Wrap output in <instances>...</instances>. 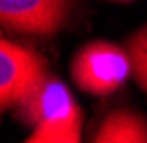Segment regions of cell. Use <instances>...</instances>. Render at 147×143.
Here are the masks:
<instances>
[{
    "label": "cell",
    "mask_w": 147,
    "mask_h": 143,
    "mask_svg": "<svg viewBox=\"0 0 147 143\" xmlns=\"http://www.w3.org/2000/svg\"><path fill=\"white\" fill-rule=\"evenodd\" d=\"M131 72L133 64L129 54L107 42L88 44L76 54L72 64L74 82L84 92L94 95H107L115 92Z\"/></svg>",
    "instance_id": "6da1fadb"
},
{
    "label": "cell",
    "mask_w": 147,
    "mask_h": 143,
    "mask_svg": "<svg viewBox=\"0 0 147 143\" xmlns=\"http://www.w3.org/2000/svg\"><path fill=\"white\" fill-rule=\"evenodd\" d=\"M16 107L20 119L36 127L66 125L80 129L82 125V113L70 90L48 74L36 84L34 90H30V94Z\"/></svg>",
    "instance_id": "7a4b0ae2"
},
{
    "label": "cell",
    "mask_w": 147,
    "mask_h": 143,
    "mask_svg": "<svg viewBox=\"0 0 147 143\" xmlns=\"http://www.w3.org/2000/svg\"><path fill=\"white\" fill-rule=\"evenodd\" d=\"M46 76V66L42 58L14 42L2 40L0 44V101L2 109L18 105L30 90Z\"/></svg>",
    "instance_id": "3957f363"
},
{
    "label": "cell",
    "mask_w": 147,
    "mask_h": 143,
    "mask_svg": "<svg viewBox=\"0 0 147 143\" xmlns=\"http://www.w3.org/2000/svg\"><path fill=\"white\" fill-rule=\"evenodd\" d=\"M66 12L68 0H0L2 26L22 34L52 36Z\"/></svg>",
    "instance_id": "277c9868"
},
{
    "label": "cell",
    "mask_w": 147,
    "mask_h": 143,
    "mask_svg": "<svg viewBox=\"0 0 147 143\" xmlns=\"http://www.w3.org/2000/svg\"><path fill=\"white\" fill-rule=\"evenodd\" d=\"M94 143H147V123L129 109H117L103 119Z\"/></svg>",
    "instance_id": "5b68a950"
},
{
    "label": "cell",
    "mask_w": 147,
    "mask_h": 143,
    "mask_svg": "<svg viewBox=\"0 0 147 143\" xmlns=\"http://www.w3.org/2000/svg\"><path fill=\"white\" fill-rule=\"evenodd\" d=\"M127 54L133 64V74L147 92V28L137 32L127 42Z\"/></svg>",
    "instance_id": "8992f818"
},
{
    "label": "cell",
    "mask_w": 147,
    "mask_h": 143,
    "mask_svg": "<svg viewBox=\"0 0 147 143\" xmlns=\"http://www.w3.org/2000/svg\"><path fill=\"white\" fill-rule=\"evenodd\" d=\"M26 143H80V129L66 125H44L36 127Z\"/></svg>",
    "instance_id": "52a82bcc"
}]
</instances>
